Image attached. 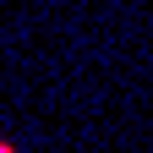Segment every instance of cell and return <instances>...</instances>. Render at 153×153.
Returning <instances> with one entry per match:
<instances>
[{
    "mask_svg": "<svg viewBox=\"0 0 153 153\" xmlns=\"http://www.w3.org/2000/svg\"><path fill=\"white\" fill-rule=\"evenodd\" d=\"M0 153H16V148H11V142H0Z\"/></svg>",
    "mask_w": 153,
    "mask_h": 153,
    "instance_id": "cell-1",
    "label": "cell"
}]
</instances>
